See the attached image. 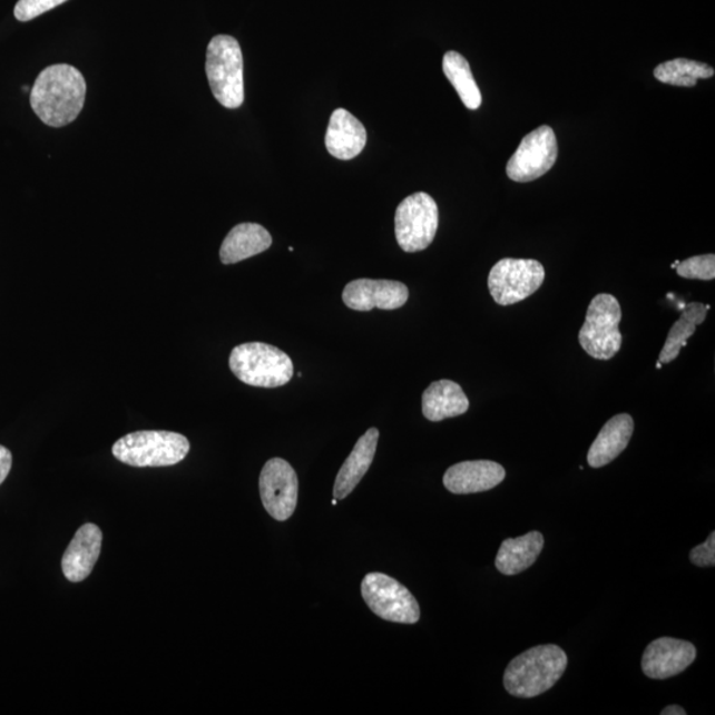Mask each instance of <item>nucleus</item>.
Returning a JSON list of instances; mask_svg holds the SVG:
<instances>
[{"mask_svg": "<svg viewBox=\"0 0 715 715\" xmlns=\"http://www.w3.org/2000/svg\"><path fill=\"white\" fill-rule=\"evenodd\" d=\"M507 471L499 462L476 460L459 462L444 474V487L453 494L488 492L500 486Z\"/></svg>", "mask_w": 715, "mask_h": 715, "instance_id": "nucleus-14", "label": "nucleus"}, {"mask_svg": "<svg viewBox=\"0 0 715 715\" xmlns=\"http://www.w3.org/2000/svg\"><path fill=\"white\" fill-rule=\"evenodd\" d=\"M361 591L371 611L383 620L415 624L420 619L415 596L389 575L368 574L362 581Z\"/></svg>", "mask_w": 715, "mask_h": 715, "instance_id": "nucleus-8", "label": "nucleus"}, {"mask_svg": "<svg viewBox=\"0 0 715 715\" xmlns=\"http://www.w3.org/2000/svg\"><path fill=\"white\" fill-rule=\"evenodd\" d=\"M679 264V262H676L675 264L672 265V268H676V266Z\"/></svg>", "mask_w": 715, "mask_h": 715, "instance_id": "nucleus-30", "label": "nucleus"}, {"mask_svg": "<svg viewBox=\"0 0 715 715\" xmlns=\"http://www.w3.org/2000/svg\"><path fill=\"white\" fill-rule=\"evenodd\" d=\"M567 664L569 658L558 645H538L509 663L503 675L505 689L520 698L541 696L564 676Z\"/></svg>", "mask_w": 715, "mask_h": 715, "instance_id": "nucleus-2", "label": "nucleus"}, {"mask_svg": "<svg viewBox=\"0 0 715 715\" xmlns=\"http://www.w3.org/2000/svg\"><path fill=\"white\" fill-rule=\"evenodd\" d=\"M111 452L118 461L130 467H172L186 459L190 441L177 432L138 431L116 441Z\"/></svg>", "mask_w": 715, "mask_h": 715, "instance_id": "nucleus-3", "label": "nucleus"}, {"mask_svg": "<svg viewBox=\"0 0 715 715\" xmlns=\"http://www.w3.org/2000/svg\"><path fill=\"white\" fill-rule=\"evenodd\" d=\"M102 548V531L95 523L82 525L62 556L61 569L65 577L79 584L94 571Z\"/></svg>", "mask_w": 715, "mask_h": 715, "instance_id": "nucleus-15", "label": "nucleus"}, {"mask_svg": "<svg viewBox=\"0 0 715 715\" xmlns=\"http://www.w3.org/2000/svg\"><path fill=\"white\" fill-rule=\"evenodd\" d=\"M545 282L543 265L526 258H502L489 273L488 286L497 304L515 305L529 298Z\"/></svg>", "mask_w": 715, "mask_h": 715, "instance_id": "nucleus-9", "label": "nucleus"}, {"mask_svg": "<svg viewBox=\"0 0 715 715\" xmlns=\"http://www.w3.org/2000/svg\"><path fill=\"white\" fill-rule=\"evenodd\" d=\"M380 431L370 429L363 437L356 441L354 450L343 462L334 483V499L343 500L353 492L358 483L361 482L364 474L368 473L373 464Z\"/></svg>", "mask_w": 715, "mask_h": 715, "instance_id": "nucleus-17", "label": "nucleus"}, {"mask_svg": "<svg viewBox=\"0 0 715 715\" xmlns=\"http://www.w3.org/2000/svg\"><path fill=\"white\" fill-rule=\"evenodd\" d=\"M662 715H686V712L682 706L670 705L668 707H665V709L662 712Z\"/></svg>", "mask_w": 715, "mask_h": 715, "instance_id": "nucleus-29", "label": "nucleus"}, {"mask_svg": "<svg viewBox=\"0 0 715 715\" xmlns=\"http://www.w3.org/2000/svg\"><path fill=\"white\" fill-rule=\"evenodd\" d=\"M677 275L688 280H704L712 282L715 278V256H694L688 261L679 262L676 266Z\"/></svg>", "mask_w": 715, "mask_h": 715, "instance_id": "nucleus-25", "label": "nucleus"}, {"mask_svg": "<svg viewBox=\"0 0 715 715\" xmlns=\"http://www.w3.org/2000/svg\"><path fill=\"white\" fill-rule=\"evenodd\" d=\"M545 538L539 531H530L518 538H508L496 557V567L503 575H518L537 562L542 552Z\"/></svg>", "mask_w": 715, "mask_h": 715, "instance_id": "nucleus-20", "label": "nucleus"}, {"mask_svg": "<svg viewBox=\"0 0 715 715\" xmlns=\"http://www.w3.org/2000/svg\"><path fill=\"white\" fill-rule=\"evenodd\" d=\"M634 430V418L628 413H620L608 420L588 451V464L592 468H601L619 458L620 453L626 451Z\"/></svg>", "mask_w": 715, "mask_h": 715, "instance_id": "nucleus-18", "label": "nucleus"}, {"mask_svg": "<svg viewBox=\"0 0 715 715\" xmlns=\"http://www.w3.org/2000/svg\"><path fill=\"white\" fill-rule=\"evenodd\" d=\"M229 369L238 381L263 389L282 388L294 373L290 355L263 342L236 346L229 355Z\"/></svg>", "mask_w": 715, "mask_h": 715, "instance_id": "nucleus-4", "label": "nucleus"}, {"mask_svg": "<svg viewBox=\"0 0 715 715\" xmlns=\"http://www.w3.org/2000/svg\"><path fill=\"white\" fill-rule=\"evenodd\" d=\"M66 2L67 0H19L13 13L19 22H30V20L43 16L45 12Z\"/></svg>", "mask_w": 715, "mask_h": 715, "instance_id": "nucleus-26", "label": "nucleus"}, {"mask_svg": "<svg viewBox=\"0 0 715 715\" xmlns=\"http://www.w3.org/2000/svg\"><path fill=\"white\" fill-rule=\"evenodd\" d=\"M696 657L697 649L692 643L662 637L645 649L641 668L652 679L670 678L689 668Z\"/></svg>", "mask_w": 715, "mask_h": 715, "instance_id": "nucleus-13", "label": "nucleus"}, {"mask_svg": "<svg viewBox=\"0 0 715 715\" xmlns=\"http://www.w3.org/2000/svg\"><path fill=\"white\" fill-rule=\"evenodd\" d=\"M707 310L704 304L692 303L684 306L682 317L672 326L667 341L662 350L658 362L668 364L678 358L690 336L696 333L698 325L706 320Z\"/></svg>", "mask_w": 715, "mask_h": 715, "instance_id": "nucleus-22", "label": "nucleus"}, {"mask_svg": "<svg viewBox=\"0 0 715 715\" xmlns=\"http://www.w3.org/2000/svg\"><path fill=\"white\" fill-rule=\"evenodd\" d=\"M690 560L698 567H713L715 565V532L707 538L705 543L692 549Z\"/></svg>", "mask_w": 715, "mask_h": 715, "instance_id": "nucleus-27", "label": "nucleus"}, {"mask_svg": "<svg viewBox=\"0 0 715 715\" xmlns=\"http://www.w3.org/2000/svg\"><path fill=\"white\" fill-rule=\"evenodd\" d=\"M714 76V68L705 62L689 59H675L665 61L655 69V77L663 84L675 87L690 88L696 86L701 79H711Z\"/></svg>", "mask_w": 715, "mask_h": 715, "instance_id": "nucleus-24", "label": "nucleus"}, {"mask_svg": "<svg viewBox=\"0 0 715 715\" xmlns=\"http://www.w3.org/2000/svg\"><path fill=\"white\" fill-rule=\"evenodd\" d=\"M558 158V141L550 126H539L522 139L513 157L507 166L511 180L526 182L541 178L556 165Z\"/></svg>", "mask_w": 715, "mask_h": 715, "instance_id": "nucleus-10", "label": "nucleus"}, {"mask_svg": "<svg viewBox=\"0 0 715 715\" xmlns=\"http://www.w3.org/2000/svg\"><path fill=\"white\" fill-rule=\"evenodd\" d=\"M206 74L217 102L237 109L244 102L243 53L238 41L217 35L207 47Z\"/></svg>", "mask_w": 715, "mask_h": 715, "instance_id": "nucleus-5", "label": "nucleus"}, {"mask_svg": "<svg viewBox=\"0 0 715 715\" xmlns=\"http://www.w3.org/2000/svg\"><path fill=\"white\" fill-rule=\"evenodd\" d=\"M12 468V453L9 448L0 445V486L6 481Z\"/></svg>", "mask_w": 715, "mask_h": 715, "instance_id": "nucleus-28", "label": "nucleus"}, {"mask_svg": "<svg viewBox=\"0 0 715 715\" xmlns=\"http://www.w3.org/2000/svg\"><path fill=\"white\" fill-rule=\"evenodd\" d=\"M620 321L619 301L613 294H598L588 306L585 324L580 329V346L594 360H611L619 353L623 343Z\"/></svg>", "mask_w": 715, "mask_h": 715, "instance_id": "nucleus-6", "label": "nucleus"}, {"mask_svg": "<svg viewBox=\"0 0 715 715\" xmlns=\"http://www.w3.org/2000/svg\"><path fill=\"white\" fill-rule=\"evenodd\" d=\"M468 410V398L456 382L441 380L424 391L423 415L430 422L464 415Z\"/></svg>", "mask_w": 715, "mask_h": 715, "instance_id": "nucleus-21", "label": "nucleus"}, {"mask_svg": "<svg viewBox=\"0 0 715 715\" xmlns=\"http://www.w3.org/2000/svg\"><path fill=\"white\" fill-rule=\"evenodd\" d=\"M443 71L460 96L462 104L468 109H479L482 102L481 92L477 87L471 66L464 56L456 51L447 52L443 59Z\"/></svg>", "mask_w": 715, "mask_h": 715, "instance_id": "nucleus-23", "label": "nucleus"}, {"mask_svg": "<svg viewBox=\"0 0 715 715\" xmlns=\"http://www.w3.org/2000/svg\"><path fill=\"white\" fill-rule=\"evenodd\" d=\"M439 208L432 196L417 193L401 203L395 214V235L399 247L409 254L429 248L437 236Z\"/></svg>", "mask_w": 715, "mask_h": 715, "instance_id": "nucleus-7", "label": "nucleus"}, {"mask_svg": "<svg viewBox=\"0 0 715 715\" xmlns=\"http://www.w3.org/2000/svg\"><path fill=\"white\" fill-rule=\"evenodd\" d=\"M272 245V236L261 224L242 223L229 231L221 247V262L236 264L263 254Z\"/></svg>", "mask_w": 715, "mask_h": 715, "instance_id": "nucleus-19", "label": "nucleus"}, {"mask_svg": "<svg viewBox=\"0 0 715 715\" xmlns=\"http://www.w3.org/2000/svg\"><path fill=\"white\" fill-rule=\"evenodd\" d=\"M87 96V82L79 69L68 65L47 67L31 89L35 115L52 128H62L79 117Z\"/></svg>", "mask_w": 715, "mask_h": 715, "instance_id": "nucleus-1", "label": "nucleus"}, {"mask_svg": "<svg viewBox=\"0 0 715 715\" xmlns=\"http://www.w3.org/2000/svg\"><path fill=\"white\" fill-rule=\"evenodd\" d=\"M368 143L363 124L346 109H335L329 123L326 149L336 159H353L362 153Z\"/></svg>", "mask_w": 715, "mask_h": 715, "instance_id": "nucleus-16", "label": "nucleus"}, {"mask_svg": "<svg viewBox=\"0 0 715 715\" xmlns=\"http://www.w3.org/2000/svg\"><path fill=\"white\" fill-rule=\"evenodd\" d=\"M336 502H339V500L334 499L332 503H333V505H336Z\"/></svg>", "mask_w": 715, "mask_h": 715, "instance_id": "nucleus-31", "label": "nucleus"}, {"mask_svg": "<svg viewBox=\"0 0 715 715\" xmlns=\"http://www.w3.org/2000/svg\"><path fill=\"white\" fill-rule=\"evenodd\" d=\"M409 287L403 283L370 278L354 280L342 293L343 303L358 312H369L375 307L383 311L399 310L409 301Z\"/></svg>", "mask_w": 715, "mask_h": 715, "instance_id": "nucleus-12", "label": "nucleus"}, {"mask_svg": "<svg viewBox=\"0 0 715 715\" xmlns=\"http://www.w3.org/2000/svg\"><path fill=\"white\" fill-rule=\"evenodd\" d=\"M264 508L273 520L286 521L297 507L298 479L290 462L271 459L258 480Z\"/></svg>", "mask_w": 715, "mask_h": 715, "instance_id": "nucleus-11", "label": "nucleus"}]
</instances>
